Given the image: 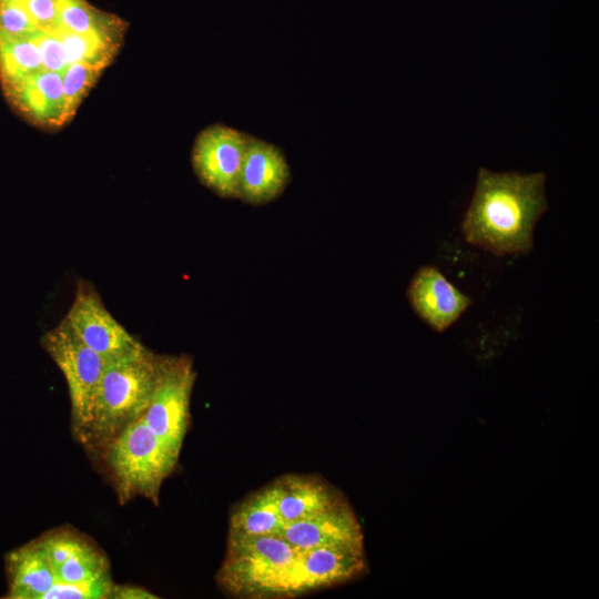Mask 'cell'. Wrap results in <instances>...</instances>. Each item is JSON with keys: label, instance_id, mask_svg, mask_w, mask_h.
<instances>
[{"label": "cell", "instance_id": "obj_1", "mask_svg": "<svg viewBox=\"0 0 599 599\" xmlns=\"http://www.w3.org/2000/svg\"><path fill=\"white\" fill-rule=\"evenodd\" d=\"M546 174L478 170L473 199L460 231L469 244L496 256L528 254L534 229L548 210Z\"/></svg>", "mask_w": 599, "mask_h": 599}, {"label": "cell", "instance_id": "obj_2", "mask_svg": "<svg viewBox=\"0 0 599 599\" xmlns=\"http://www.w3.org/2000/svg\"><path fill=\"white\" fill-rule=\"evenodd\" d=\"M165 355L145 346L106 364L95 394L92 418L82 440L105 446L142 417L159 383Z\"/></svg>", "mask_w": 599, "mask_h": 599}, {"label": "cell", "instance_id": "obj_3", "mask_svg": "<svg viewBox=\"0 0 599 599\" xmlns=\"http://www.w3.org/2000/svg\"><path fill=\"white\" fill-rule=\"evenodd\" d=\"M298 556L300 550L280 535L229 534L216 579L236 597H292L297 595Z\"/></svg>", "mask_w": 599, "mask_h": 599}, {"label": "cell", "instance_id": "obj_4", "mask_svg": "<svg viewBox=\"0 0 599 599\" xmlns=\"http://www.w3.org/2000/svg\"><path fill=\"white\" fill-rule=\"evenodd\" d=\"M105 459L119 500L141 496L159 504L163 481L174 471L179 456L139 418L105 446Z\"/></svg>", "mask_w": 599, "mask_h": 599}, {"label": "cell", "instance_id": "obj_5", "mask_svg": "<svg viewBox=\"0 0 599 599\" xmlns=\"http://www.w3.org/2000/svg\"><path fill=\"white\" fill-rule=\"evenodd\" d=\"M40 344L65 379L72 427L83 438L91 423L100 379L109 362L82 343L62 321L41 336Z\"/></svg>", "mask_w": 599, "mask_h": 599}, {"label": "cell", "instance_id": "obj_6", "mask_svg": "<svg viewBox=\"0 0 599 599\" xmlns=\"http://www.w3.org/2000/svg\"><path fill=\"white\" fill-rule=\"evenodd\" d=\"M196 378L186 355H165L162 373L142 420L170 449L180 455L191 420V397Z\"/></svg>", "mask_w": 599, "mask_h": 599}, {"label": "cell", "instance_id": "obj_7", "mask_svg": "<svg viewBox=\"0 0 599 599\" xmlns=\"http://www.w3.org/2000/svg\"><path fill=\"white\" fill-rule=\"evenodd\" d=\"M62 322L82 343L108 362L144 346L114 318L93 285L87 281L77 282L72 304Z\"/></svg>", "mask_w": 599, "mask_h": 599}, {"label": "cell", "instance_id": "obj_8", "mask_svg": "<svg viewBox=\"0 0 599 599\" xmlns=\"http://www.w3.org/2000/svg\"><path fill=\"white\" fill-rule=\"evenodd\" d=\"M246 144L247 134L221 123L202 130L191 153L200 182L221 197L237 199Z\"/></svg>", "mask_w": 599, "mask_h": 599}, {"label": "cell", "instance_id": "obj_9", "mask_svg": "<svg viewBox=\"0 0 599 599\" xmlns=\"http://www.w3.org/2000/svg\"><path fill=\"white\" fill-rule=\"evenodd\" d=\"M278 535L298 550L313 548L364 550L362 527L346 500L311 517L285 524Z\"/></svg>", "mask_w": 599, "mask_h": 599}, {"label": "cell", "instance_id": "obj_10", "mask_svg": "<svg viewBox=\"0 0 599 599\" xmlns=\"http://www.w3.org/2000/svg\"><path fill=\"white\" fill-rule=\"evenodd\" d=\"M407 297L418 317L436 332L449 328L471 304L432 265L420 266L410 280Z\"/></svg>", "mask_w": 599, "mask_h": 599}, {"label": "cell", "instance_id": "obj_11", "mask_svg": "<svg viewBox=\"0 0 599 599\" xmlns=\"http://www.w3.org/2000/svg\"><path fill=\"white\" fill-rule=\"evenodd\" d=\"M291 181L283 152L270 142L247 135L238 182V200L262 205L276 200Z\"/></svg>", "mask_w": 599, "mask_h": 599}, {"label": "cell", "instance_id": "obj_12", "mask_svg": "<svg viewBox=\"0 0 599 599\" xmlns=\"http://www.w3.org/2000/svg\"><path fill=\"white\" fill-rule=\"evenodd\" d=\"M21 118L43 129H58L72 119L59 72L43 70L2 91Z\"/></svg>", "mask_w": 599, "mask_h": 599}, {"label": "cell", "instance_id": "obj_13", "mask_svg": "<svg viewBox=\"0 0 599 599\" xmlns=\"http://www.w3.org/2000/svg\"><path fill=\"white\" fill-rule=\"evenodd\" d=\"M366 568L364 550L313 548L300 550L297 595L345 582Z\"/></svg>", "mask_w": 599, "mask_h": 599}, {"label": "cell", "instance_id": "obj_14", "mask_svg": "<svg viewBox=\"0 0 599 599\" xmlns=\"http://www.w3.org/2000/svg\"><path fill=\"white\" fill-rule=\"evenodd\" d=\"M271 485L284 524L311 517L345 500L316 475L287 474Z\"/></svg>", "mask_w": 599, "mask_h": 599}, {"label": "cell", "instance_id": "obj_15", "mask_svg": "<svg viewBox=\"0 0 599 599\" xmlns=\"http://www.w3.org/2000/svg\"><path fill=\"white\" fill-rule=\"evenodd\" d=\"M9 599H43L57 582L51 561L38 540H32L4 557Z\"/></svg>", "mask_w": 599, "mask_h": 599}, {"label": "cell", "instance_id": "obj_16", "mask_svg": "<svg viewBox=\"0 0 599 599\" xmlns=\"http://www.w3.org/2000/svg\"><path fill=\"white\" fill-rule=\"evenodd\" d=\"M274 490L268 485L241 501L230 518L229 534L240 536L278 535L284 527Z\"/></svg>", "mask_w": 599, "mask_h": 599}, {"label": "cell", "instance_id": "obj_17", "mask_svg": "<svg viewBox=\"0 0 599 599\" xmlns=\"http://www.w3.org/2000/svg\"><path fill=\"white\" fill-rule=\"evenodd\" d=\"M57 581L80 582L110 573V564L102 551L88 542L67 561L54 569Z\"/></svg>", "mask_w": 599, "mask_h": 599}, {"label": "cell", "instance_id": "obj_18", "mask_svg": "<svg viewBox=\"0 0 599 599\" xmlns=\"http://www.w3.org/2000/svg\"><path fill=\"white\" fill-rule=\"evenodd\" d=\"M103 68L87 63H74L62 73L63 90L71 116L75 114L84 97L94 87Z\"/></svg>", "mask_w": 599, "mask_h": 599}, {"label": "cell", "instance_id": "obj_19", "mask_svg": "<svg viewBox=\"0 0 599 599\" xmlns=\"http://www.w3.org/2000/svg\"><path fill=\"white\" fill-rule=\"evenodd\" d=\"M113 585L110 573L89 581H57L43 599H108Z\"/></svg>", "mask_w": 599, "mask_h": 599}, {"label": "cell", "instance_id": "obj_20", "mask_svg": "<svg viewBox=\"0 0 599 599\" xmlns=\"http://www.w3.org/2000/svg\"><path fill=\"white\" fill-rule=\"evenodd\" d=\"M39 541L44 548L53 570L89 542L75 532L67 530L47 534Z\"/></svg>", "mask_w": 599, "mask_h": 599}, {"label": "cell", "instance_id": "obj_21", "mask_svg": "<svg viewBox=\"0 0 599 599\" xmlns=\"http://www.w3.org/2000/svg\"><path fill=\"white\" fill-rule=\"evenodd\" d=\"M148 589L133 585H113L108 599H156Z\"/></svg>", "mask_w": 599, "mask_h": 599}]
</instances>
